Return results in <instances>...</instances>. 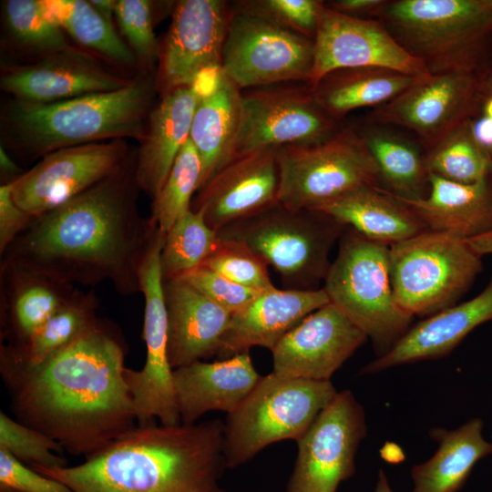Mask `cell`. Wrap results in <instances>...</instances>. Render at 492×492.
Returning <instances> with one entry per match:
<instances>
[{"label":"cell","mask_w":492,"mask_h":492,"mask_svg":"<svg viewBox=\"0 0 492 492\" xmlns=\"http://www.w3.org/2000/svg\"><path fill=\"white\" fill-rule=\"evenodd\" d=\"M165 234L155 239L139 272L140 292L145 299L143 339L146 361L138 370L125 368L138 425L181 424L168 355V315L163 294L160 252Z\"/></svg>","instance_id":"9a60e30c"},{"label":"cell","mask_w":492,"mask_h":492,"mask_svg":"<svg viewBox=\"0 0 492 492\" xmlns=\"http://www.w3.org/2000/svg\"><path fill=\"white\" fill-rule=\"evenodd\" d=\"M483 430L479 417L454 429L430 428L428 436L437 448L430 458L411 468L412 492H458L477 463L492 455V442L484 437Z\"/></svg>","instance_id":"4dcf8cb0"},{"label":"cell","mask_w":492,"mask_h":492,"mask_svg":"<svg viewBox=\"0 0 492 492\" xmlns=\"http://www.w3.org/2000/svg\"><path fill=\"white\" fill-rule=\"evenodd\" d=\"M387 0H334L325 5L338 13L364 19L380 18Z\"/></svg>","instance_id":"7dc6e473"},{"label":"cell","mask_w":492,"mask_h":492,"mask_svg":"<svg viewBox=\"0 0 492 492\" xmlns=\"http://www.w3.org/2000/svg\"><path fill=\"white\" fill-rule=\"evenodd\" d=\"M488 75H427L392 101L374 108L367 123L401 127L429 150L482 113L489 93Z\"/></svg>","instance_id":"4fadbf2b"},{"label":"cell","mask_w":492,"mask_h":492,"mask_svg":"<svg viewBox=\"0 0 492 492\" xmlns=\"http://www.w3.org/2000/svg\"><path fill=\"white\" fill-rule=\"evenodd\" d=\"M77 292L74 284L0 261L1 340L25 343Z\"/></svg>","instance_id":"484cf974"},{"label":"cell","mask_w":492,"mask_h":492,"mask_svg":"<svg viewBox=\"0 0 492 492\" xmlns=\"http://www.w3.org/2000/svg\"><path fill=\"white\" fill-rule=\"evenodd\" d=\"M0 492H15V491L0 488Z\"/></svg>","instance_id":"9f6ffc18"},{"label":"cell","mask_w":492,"mask_h":492,"mask_svg":"<svg viewBox=\"0 0 492 492\" xmlns=\"http://www.w3.org/2000/svg\"><path fill=\"white\" fill-rule=\"evenodd\" d=\"M0 449L32 466H65L61 446L44 433L0 412Z\"/></svg>","instance_id":"b9f144b4"},{"label":"cell","mask_w":492,"mask_h":492,"mask_svg":"<svg viewBox=\"0 0 492 492\" xmlns=\"http://www.w3.org/2000/svg\"><path fill=\"white\" fill-rule=\"evenodd\" d=\"M330 302L322 289L276 287L261 292L231 314L217 356L220 360L249 352L253 346L274 349L280 340L306 316Z\"/></svg>","instance_id":"7402d4cb"},{"label":"cell","mask_w":492,"mask_h":492,"mask_svg":"<svg viewBox=\"0 0 492 492\" xmlns=\"http://www.w3.org/2000/svg\"><path fill=\"white\" fill-rule=\"evenodd\" d=\"M489 155H490V159H491V162H492V149H491V150L489 151Z\"/></svg>","instance_id":"6f0895ef"},{"label":"cell","mask_w":492,"mask_h":492,"mask_svg":"<svg viewBox=\"0 0 492 492\" xmlns=\"http://www.w3.org/2000/svg\"><path fill=\"white\" fill-rule=\"evenodd\" d=\"M324 279L330 302L373 342L376 357L388 352L407 332L413 317L396 303L390 277L389 246L350 229Z\"/></svg>","instance_id":"52a82bcc"},{"label":"cell","mask_w":492,"mask_h":492,"mask_svg":"<svg viewBox=\"0 0 492 492\" xmlns=\"http://www.w3.org/2000/svg\"><path fill=\"white\" fill-rule=\"evenodd\" d=\"M200 97L195 86L178 87L162 95L149 114L144 138L137 151L136 174L140 190L152 200L190 138Z\"/></svg>","instance_id":"4316f807"},{"label":"cell","mask_w":492,"mask_h":492,"mask_svg":"<svg viewBox=\"0 0 492 492\" xmlns=\"http://www.w3.org/2000/svg\"><path fill=\"white\" fill-rule=\"evenodd\" d=\"M342 126L318 105L308 83L284 82L241 90L235 157L316 144Z\"/></svg>","instance_id":"7c38bea8"},{"label":"cell","mask_w":492,"mask_h":492,"mask_svg":"<svg viewBox=\"0 0 492 492\" xmlns=\"http://www.w3.org/2000/svg\"><path fill=\"white\" fill-rule=\"evenodd\" d=\"M337 306L329 302L289 331L272 354V372L282 376L331 381L367 340Z\"/></svg>","instance_id":"d6986e66"},{"label":"cell","mask_w":492,"mask_h":492,"mask_svg":"<svg viewBox=\"0 0 492 492\" xmlns=\"http://www.w3.org/2000/svg\"><path fill=\"white\" fill-rule=\"evenodd\" d=\"M490 321L492 278L474 298L449 306L409 328L388 352L368 363L360 374H374L447 356L474 329Z\"/></svg>","instance_id":"603a6c76"},{"label":"cell","mask_w":492,"mask_h":492,"mask_svg":"<svg viewBox=\"0 0 492 492\" xmlns=\"http://www.w3.org/2000/svg\"><path fill=\"white\" fill-rule=\"evenodd\" d=\"M45 5L64 32L83 47L126 67L138 60L128 44L89 1L44 0Z\"/></svg>","instance_id":"836d02e7"},{"label":"cell","mask_w":492,"mask_h":492,"mask_svg":"<svg viewBox=\"0 0 492 492\" xmlns=\"http://www.w3.org/2000/svg\"><path fill=\"white\" fill-rule=\"evenodd\" d=\"M133 80L73 47L33 64L5 69L1 75L0 87L14 99L52 103L118 90Z\"/></svg>","instance_id":"44dd1931"},{"label":"cell","mask_w":492,"mask_h":492,"mask_svg":"<svg viewBox=\"0 0 492 492\" xmlns=\"http://www.w3.org/2000/svg\"><path fill=\"white\" fill-rule=\"evenodd\" d=\"M423 77L383 67L341 68L323 76L312 89L323 110L342 122L353 110L392 101Z\"/></svg>","instance_id":"1f68e13d"},{"label":"cell","mask_w":492,"mask_h":492,"mask_svg":"<svg viewBox=\"0 0 492 492\" xmlns=\"http://www.w3.org/2000/svg\"><path fill=\"white\" fill-rule=\"evenodd\" d=\"M278 201L313 210L364 186L381 187L377 165L357 128L342 126L327 139L276 150Z\"/></svg>","instance_id":"30bf717a"},{"label":"cell","mask_w":492,"mask_h":492,"mask_svg":"<svg viewBox=\"0 0 492 492\" xmlns=\"http://www.w3.org/2000/svg\"><path fill=\"white\" fill-rule=\"evenodd\" d=\"M358 130L375 160L383 189L406 200L427 195L425 155L413 142L385 126L367 123Z\"/></svg>","instance_id":"d6a6232c"},{"label":"cell","mask_w":492,"mask_h":492,"mask_svg":"<svg viewBox=\"0 0 492 492\" xmlns=\"http://www.w3.org/2000/svg\"><path fill=\"white\" fill-rule=\"evenodd\" d=\"M366 435L364 406L351 390L337 392L296 441L286 492H336L354 475L356 453Z\"/></svg>","instance_id":"5bb4252c"},{"label":"cell","mask_w":492,"mask_h":492,"mask_svg":"<svg viewBox=\"0 0 492 492\" xmlns=\"http://www.w3.org/2000/svg\"><path fill=\"white\" fill-rule=\"evenodd\" d=\"M249 352L212 363L198 361L173 369L181 424L192 425L207 412L235 411L261 380Z\"/></svg>","instance_id":"cb8c5ba5"},{"label":"cell","mask_w":492,"mask_h":492,"mask_svg":"<svg viewBox=\"0 0 492 492\" xmlns=\"http://www.w3.org/2000/svg\"><path fill=\"white\" fill-rule=\"evenodd\" d=\"M428 181L429 190L423 199L406 200L389 193L410 208L428 230L464 240L492 231L491 175L462 184L429 174Z\"/></svg>","instance_id":"83f0119b"},{"label":"cell","mask_w":492,"mask_h":492,"mask_svg":"<svg viewBox=\"0 0 492 492\" xmlns=\"http://www.w3.org/2000/svg\"><path fill=\"white\" fill-rule=\"evenodd\" d=\"M91 5L110 23L113 24L117 1L113 0H92Z\"/></svg>","instance_id":"816d5d0a"},{"label":"cell","mask_w":492,"mask_h":492,"mask_svg":"<svg viewBox=\"0 0 492 492\" xmlns=\"http://www.w3.org/2000/svg\"><path fill=\"white\" fill-rule=\"evenodd\" d=\"M220 241L202 212L190 210L165 233L160 252L163 281L180 278L201 266Z\"/></svg>","instance_id":"8d00e7d4"},{"label":"cell","mask_w":492,"mask_h":492,"mask_svg":"<svg viewBox=\"0 0 492 492\" xmlns=\"http://www.w3.org/2000/svg\"><path fill=\"white\" fill-rule=\"evenodd\" d=\"M467 241L426 230L389 246L394 297L407 314L430 316L456 304L482 270Z\"/></svg>","instance_id":"9c48e42d"},{"label":"cell","mask_w":492,"mask_h":492,"mask_svg":"<svg viewBox=\"0 0 492 492\" xmlns=\"http://www.w3.org/2000/svg\"><path fill=\"white\" fill-rule=\"evenodd\" d=\"M481 115L492 119V91H489L484 101Z\"/></svg>","instance_id":"db71d44e"},{"label":"cell","mask_w":492,"mask_h":492,"mask_svg":"<svg viewBox=\"0 0 492 492\" xmlns=\"http://www.w3.org/2000/svg\"><path fill=\"white\" fill-rule=\"evenodd\" d=\"M231 5L313 40L324 1L243 0Z\"/></svg>","instance_id":"7bdbcfd3"},{"label":"cell","mask_w":492,"mask_h":492,"mask_svg":"<svg viewBox=\"0 0 492 492\" xmlns=\"http://www.w3.org/2000/svg\"><path fill=\"white\" fill-rule=\"evenodd\" d=\"M157 91L156 76L144 73L114 91L52 103L13 98L2 112L3 128L10 146L31 159L93 142H140Z\"/></svg>","instance_id":"277c9868"},{"label":"cell","mask_w":492,"mask_h":492,"mask_svg":"<svg viewBox=\"0 0 492 492\" xmlns=\"http://www.w3.org/2000/svg\"><path fill=\"white\" fill-rule=\"evenodd\" d=\"M180 279L231 314L244 308L261 292L237 284L205 266H200L187 272Z\"/></svg>","instance_id":"ee69618b"},{"label":"cell","mask_w":492,"mask_h":492,"mask_svg":"<svg viewBox=\"0 0 492 492\" xmlns=\"http://www.w3.org/2000/svg\"><path fill=\"white\" fill-rule=\"evenodd\" d=\"M466 241L482 257L486 254H492V231Z\"/></svg>","instance_id":"f907efd6"},{"label":"cell","mask_w":492,"mask_h":492,"mask_svg":"<svg viewBox=\"0 0 492 492\" xmlns=\"http://www.w3.org/2000/svg\"><path fill=\"white\" fill-rule=\"evenodd\" d=\"M383 67L415 77L427 76L424 65L406 52L379 18L349 16L325 5L313 39L311 86L341 68Z\"/></svg>","instance_id":"ac0fdd59"},{"label":"cell","mask_w":492,"mask_h":492,"mask_svg":"<svg viewBox=\"0 0 492 492\" xmlns=\"http://www.w3.org/2000/svg\"><path fill=\"white\" fill-rule=\"evenodd\" d=\"M115 17L128 46L146 73L159 63L160 46L153 31V4L148 0H118Z\"/></svg>","instance_id":"60d3db41"},{"label":"cell","mask_w":492,"mask_h":492,"mask_svg":"<svg viewBox=\"0 0 492 492\" xmlns=\"http://www.w3.org/2000/svg\"><path fill=\"white\" fill-rule=\"evenodd\" d=\"M131 153L126 139L51 152L12 183L14 200L26 213L37 217L110 176Z\"/></svg>","instance_id":"2e32d148"},{"label":"cell","mask_w":492,"mask_h":492,"mask_svg":"<svg viewBox=\"0 0 492 492\" xmlns=\"http://www.w3.org/2000/svg\"><path fill=\"white\" fill-rule=\"evenodd\" d=\"M487 85H488L489 91H492V59H491L488 77H487Z\"/></svg>","instance_id":"11a10c76"},{"label":"cell","mask_w":492,"mask_h":492,"mask_svg":"<svg viewBox=\"0 0 492 492\" xmlns=\"http://www.w3.org/2000/svg\"><path fill=\"white\" fill-rule=\"evenodd\" d=\"M313 210L386 246L428 230L410 208L379 186L361 187Z\"/></svg>","instance_id":"f1b7e54d"},{"label":"cell","mask_w":492,"mask_h":492,"mask_svg":"<svg viewBox=\"0 0 492 492\" xmlns=\"http://www.w3.org/2000/svg\"><path fill=\"white\" fill-rule=\"evenodd\" d=\"M425 165L429 174L462 184L476 183L492 175L490 155L476 140L471 121L427 150Z\"/></svg>","instance_id":"74e56055"},{"label":"cell","mask_w":492,"mask_h":492,"mask_svg":"<svg viewBox=\"0 0 492 492\" xmlns=\"http://www.w3.org/2000/svg\"><path fill=\"white\" fill-rule=\"evenodd\" d=\"M3 20L10 43L24 53L43 58L73 48L44 0L5 1Z\"/></svg>","instance_id":"d590c367"},{"label":"cell","mask_w":492,"mask_h":492,"mask_svg":"<svg viewBox=\"0 0 492 492\" xmlns=\"http://www.w3.org/2000/svg\"><path fill=\"white\" fill-rule=\"evenodd\" d=\"M220 241L217 249L201 266L254 291L264 292L275 288L268 272V265L250 248L235 241Z\"/></svg>","instance_id":"ab89813d"},{"label":"cell","mask_w":492,"mask_h":492,"mask_svg":"<svg viewBox=\"0 0 492 492\" xmlns=\"http://www.w3.org/2000/svg\"><path fill=\"white\" fill-rule=\"evenodd\" d=\"M431 75H488L492 0H393L380 18Z\"/></svg>","instance_id":"5b68a950"},{"label":"cell","mask_w":492,"mask_h":492,"mask_svg":"<svg viewBox=\"0 0 492 492\" xmlns=\"http://www.w3.org/2000/svg\"><path fill=\"white\" fill-rule=\"evenodd\" d=\"M471 128L477 143L489 153L492 149V119L480 115L471 120Z\"/></svg>","instance_id":"c3c4849f"},{"label":"cell","mask_w":492,"mask_h":492,"mask_svg":"<svg viewBox=\"0 0 492 492\" xmlns=\"http://www.w3.org/2000/svg\"><path fill=\"white\" fill-rule=\"evenodd\" d=\"M344 227L322 212L277 203L217 234L250 248L276 271L285 289L313 290L327 275L331 249Z\"/></svg>","instance_id":"8992f818"},{"label":"cell","mask_w":492,"mask_h":492,"mask_svg":"<svg viewBox=\"0 0 492 492\" xmlns=\"http://www.w3.org/2000/svg\"><path fill=\"white\" fill-rule=\"evenodd\" d=\"M201 178V160L189 138L177 156L160 191L152 200L149 217L162 232L166 233L191 210L192 197L200 186Z\"/></svg>","instance_id":"f35d334b"},{"label":"cell","mask_w":492,"mask_h":492,"mask_svg":"<svg viewBox=\"0 0 492 492\" xmlns=\"http://www.w3.org/2000/svg\"><path fill=\"white\" fill-rule=\"evenodd\" d=\"M313 66V40L231 6L221 70L241 90L309 84Z\"/></svg>","instance_id":"8fae6325"},{"label":"cell","mask_w":492,"mask_h":492,"mask_svg":"<svg viewBox=\"0 0 492 492\" xmlns=\"http://www.w3.org/2000/svg\"><path fill=\"white\" fill-rule=\"evenodd\" d=\"M34 217L21 209L13 197L12 183L0 186V255L27 228Z\"/></svg>","instance_id":"bcb514c9"},{"label":"cell","mask_w":492,"mask_h":492,"mask_svg":"<svg viewBox=\"0 0 492 492\" xmlns=\"http://www.w3.org/2000/svg\"><path fill=\"white\" fill-rule=\"evenodd\" d=\"M137 151L114 173L37 217L0 255L67 283L110 282L121 295L140 292L139 272L160 230L138 210Z\"/></svg>","instance_id":"7a4b0ae2"},{"label":"cell","mask_w":492,"mask_h":492,"mask_svg":"<svg viewBox=\"0 0 492 492\" xmlns=\"http://www.w3.org/2000/svg\"><path fill=\"white\" fill-rule=\"evenodd\" d=\"M241 120V90L220 69L213 87L200 95L190 127L189 138L202 164L199 190L235 158Z\"/></svg>","instance_id":"f546056e"},{"label":"cell","mask_w":492,"mask_h":492,"mask_svg":"<svg viewBox=\"0 0 492 492\" xmlns=\"http://www.w3.org/2000/svg\"><path fill=\"white\" fill-rule=\"evenodd\" d=\"M371 492H395L390 486L385 472L383 469H379L375 486Z\"/></svg>","instance_id":"f5cc1de1"},{"label":"cell","mask_w":492,"mask_h":492,"mask_svg":"<svg viewBox=\"0 0 492 492\" xmlns=\"http://www.w3.org/2000/svg\"><path fill=\"white\" fill-rule=\"evenodd\" d=\"M0 488L15 492H73L65 484L52 479L0 449Z\"/></svg>","instance_id":"f6af8a7d"},{"label":"cell","mask_w":492,"mask_h":492,"mask_svg":"<svg viewBox=\"0 0 492 492\" xmlns=\"http://www.w3.org/2000/svg\"><path fill=\"white\" fill-rule=\"evenodd\" d=\"M124 358L120 337L98 319L38 363L0 347V371L17 421L87 458L136 425Z\"/></svg>","instance_id":"6da1fadb"},{"label":"cell","mask_w":492,"mask_h":492,"mask_svg":"<svg viewBox=\"0 0 492 492\" xmlns=\"http://www.w3.org/2000/svg\"><path fill=\"white\" fill-rule=\"evenodd\" d=\"M224 423L135 425L68 466H31L73 492H228Z\"/></svg>","instance_id":"3957f363"},{"label":"cell","mask_w":492,"mask_h":492,"mask_svg":"<svg viewBox=\"0 0 492 492\" xmlns=\"http://www.w3.org/2000/svg\"><path fill=\"white\" fill-rule=\"evenodd\" d=\"M98 298L94 291L77 290L75 295L25 343H1L13 355L29 363H38L67 347L98 321Z\"/></svg>","instance_id":"e575fe53"},{"label":"cell","mask_w":492,"mask_h":492,"mask_svg":"<svg viewBox=\"0 0 492 492\" xmlns=\"http://www.w3.org/2000/svg\"><path fill=\"white\" fill-rule=\"evenodd\" d=\"M0 171L2 184L13 183L25 173L2 144L0 147Z\"/></svg>","instance_id":"681fc988"},{"label":"cell","mask_w":492,"mask_h":492,"mask_svg":"<svg viewBox=\"0 0 492 492\" xmlns=\"http://www.w3.org/2000/svg\"><path fill=\"white\" fill-rule=\"evenodd\" d=\"M279 186L276 150L236 156L197 191L191 210L218 231L279 203Z\"/></svg>","instance_id":"ffe728a7"},{"label":"cell","mask_w":492,"mask_h":492,"mask_svg":"<svg viewBox=\"0 0 492 492\" xmlns=\"http://www.w3.org/2000/svg\"><path fill=\"white\" fill-rule=\"evenodd\" d=\"M163 294L172 369L217 356L231 314L180 278L163 281Z\"/></svg>","instance_id":"d4e9b609"},{"label":"cell","mask_w":492,"mask_h":492,"mask_svg":"<svg viewBox=\"0 0 492 492\" xmlns=\"http://www.w3.org/2000/svg\"><path fill=\"white\" fill-rule=\"evenodd\" d=\"M337 391L331 381L279 375L261 376L256 386L224 423L227 468L251 460L266 446L297 441Z\"/></svg>","instance_id":"ba28073f"},{"label":"cell","mask_w":492,"mask_h":492,"mask_svg":"<svg viewBox=\"0 0 492 492\" xmlns=\"http://www.w3.org/2000/svg\"><path fill=\"white\" fill-rule=\"evenodd\" d=\"M231 6L222 0H180L160 46L156 75L162 95L193 86L205 73L221 68Z\"/></svg>","instance_id":"e0dca14e"}]
</instances>
